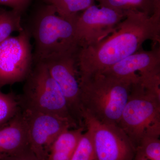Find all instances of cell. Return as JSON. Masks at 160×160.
<instances>
[{
  "label": "cell",
  "instance_id": "cell-3",
  "mask_svg": "<svg viewBox=\"0 0 160 160\" xmlns=\"http://www.w3.org/2000/svg\"><path fill=\"white\" fill-rule=\"evenodd\" d=\"M136 148L146 137L159 138L160 99L138 82L132 83L118 124Z\"/></svg>",
  "mask_w": 160,
  "mask_h": 160
},
{
  "label": "cell",
  "instance_id": "cell-1",
  "mask_svg": "<svg viewBox=\"0 0 160 160\" xmlns=\"http://www.w3.org/2000/svg\"><path fill=\"white\" fill-rule=\"evenodd\" d=\"M114 31L97 44L80 48L79 77L104 71L142 49L146 41L160 43V17L139 12H125Z\"/></svg>",
  "mask_w": 160,
  "mask_h": 160
},
{
  "label": "cell",
  "instance_id": "cell-17",
  "mask_svg": "<svg viewBox=\"0 0 160 160\" xmlns=\"http://www.w3.org/2000/svg\"><path fill=\"white\" fill-rule=\"evenodd\" d=\"M95 0H59L57 12L66 19L76 21L78 12L93 5Z\"/></svg>",
  "mask_w": 160,
  "mask_h": 160
},
{
  "label": "cell",
  "instance_id": "cell-18",
  "mask_svg": "<svg viewBox=\"0 0 160 160\" xmlns=\"http://www.w3.org/2000/svg\"><path fill=\"white\" fill-rule=\"evenodd\" d=\"M134 160H160L159 138L143 139L136 148Z\"/></svg>",
  "mask_w": 160,
  "mask_h": 160
},
{
  "label": "cell",
  "instance_id": "cell-15",
  "mask_svg": "<svg viewBox=\"0 0 160 160\" xmlns=\"http://www.w3.org/2000/svg\"><path fill=\"white\" fill-rule=\"evenodd\" d=\"M22 24L21 13L15 10L0 8V43L11 36L15 32L24 29Z\"/></svg>",
  "mask_w": 160,
  "mask_h": 160
},
{
  "label": "cell",
  "instance_id": "cell-4",
  "mask_svg": "<svg viewBox=\"0 0 160 160\" xmlns=\"http://www.w3.org/2000/svg\"><path fill=\"white\" fill-rule=\"evenodd\" d=\"M24 82L22 93L18 96L21 109L58 115L76 123L61 88L42 61L34 62L30 74Z\"/></svg>",
  "mask_w": 160,
  "mask_h": 160
},
{
  "label": "cell",
  "instance_id": "cell-21",
  "mask_svg": "<svg viewBox=\"0 0 160 160\" xmlns=\"http://www.w3.org/2000/svg\"><path fill=\"white\" fill-rule=\"evenodd\" d=\"M2 160H42L36 155L29 146L11 156Z\"/></svg>",
  "mask_w": 160,
  "mask_h": 160
},
{
  "label": "cell",
  "instance_id": "cell-8",
  "mask_svg": "<svg viewBox=\"0 0 160 160\" xmlns=\"http://www.w3.org/2000/svg\"><path fill=\"white\" fill-rule=\"evenodd\" d=\"M21 110L26 123L29 147L42 160H47L52 145L62 132L80 127L72 120L58 115Z\"/></svg>",
  "mask_w": 160,
  "mask_h": 160
},
{
  "label": "cell",
  "instance_id": "cell-23",
  "mask_svg": "<svg viewBox=\"0 0 160 160\" xmlns=\"http://www.w3.org/2000/svg\"><path fill=\"white\" fill-rule=\"evenodd\" d=\"M46 1L50 3L51 6H53L55 9H57L58 5L59 0H46Z\"/></svg>",
  "mask_w": 160,
  "mask_h": 160
},
{
  "label": "cell",
  "instance_id": "cell-2",
  "mask_svg": "<svg viewBox=\"0 0 160 160\" xmlns=\"http://www.w3.org/2000/svg\"><path fill=\"white\" fill-rule=\"evenodd\" d=\"M83 115L118 125L126 106L132 81L97 72L79 77Z\"/></svg>",
  "mask_w": 160,
  "mask_h": 160
},
{
  "label": "cell",
  "instance_id": "cell-10",
  "mask_svg": "<svg viewBox=\"0 0 160 160\" xmlns=\"http://www.w3.org/2000/svg\"><path fill=\"white\" fill-rule=\"evenodd\" d=\"M125 16L123 12L93 4L77 18L76 43L80 48L97 44L111 34Z\"/></svg>",
  "mask_w": 160,
  "mask_h": 160
},
{
  "label": "cell",
  "instance_id": "cell-12",
  "mask_svg": "<svg viewBox=\"0 0 160 160\" xmlns=\"http://www.w3.org/2000/svg\"><path fill=\"white\" fill-rule=\"evenodd\" d=\"M29 146L26 123L22 110L0 127V160L13 155Z\"/></svg>",
  "mask_w": 160,
  "mask_h": 160
},
{
  "label": "cell",
  "instance_id": "cell-9",
  "mask_svg": "<svg viewBox=\"0 0 160 160\" xmlns=\"http://www.w3.org/2000/svg\"><path fill=\"white\" fill-rule=\"evenodd\" d=\"M83 118L92 137L97 160H134L136 148L118 125L101 122L85 113Z\"/></svg>",
  "mask_w": 160,
  "mask_h": 160
},
{
  "label": "cell",
  "instance_id": "cell-20",
  "mask_svg": "<svg viewBox=\"0 0 160 160\" xmlns=\"http://www.w3.org/2000/svg\"><path fill=\"white\" fill-rule=\"evenodd\" d=\"M138 82L149 93L160 99V67L138 72Z\"/></svg>",
  "mask_w": 160,
  "mask_h": 160
},
{
  "label": "cell",
  "instance_id": "cell-5",
  "mask_svg": "<svg viewBox=\"0 0 160 160\" xmlns=\"http://www.w3.org/2000/svg\"><path fill=\"white\" fill-rule=\"evenodd\" d=\"M80 49L76 44H70L40 61L45 64L49 74L61 88L72 117L79 127H84L78 65Z\"/></svg>",
  "mask_w": 160,
  "mask_h": 160
},
{
  "label": "cell",
  "instance_id": "cell-13",
  "mask_svg": "<svg viewBox=\"0 0 160 160\" xmlns=\"http://www.w3.org/2000/svg\"><path fill=\"white\" fill-rule=\"evenodd\" d=\"M85 130V127H80L62 132L52 145L47 160H70Z\"/></svg>",
  "mask_w": 160,
  "mask_h": 160
},
{
  "label": "cell",
  "instance_id": "cell-19",
  "mask_svg": "<svg viewBox=\"0 0 160 160\" xmlns=\"http://www.w3.org/2000/svg\"><path fill=\"white\" fill-rule=\"evenodd\" d=\"M70 160H97L91 133L86 129Z\"/></svg>",
  "mask_w": 160,
  "mask_h": 160
},
{
  "label": "cell",
  "instance_id": "cell-16",
  "mask_svg": "<svg viewBox=\"0 0 160 160\" xmlns=\"http://www.w3.org/2000/svg\"><path fill=\"white\" fill-rule=\"evenodd\" d=\"M0 88V127L9 122L21 108L18 96L14 92L5 93Z\"/></svg>",
  "mask_w": 160,
  "mask_h": 160
},
{
  "label": "cell",
  "instance_id": "cell-7",
  "mask_svg": "<svg viewBox=\"0 0 160 160\" xmlns=\"http://www.w3.org/2000/svg\"><path fill=\"white\" fill-rule=\"evenodd\" d=\"M31 36L24 28L0 43V88L24 82L33 67Z\"/></svg>",
  "mask_w": 160,
  "mask_h": 160
},
{
  "label": "cell",
  "instance_id": "cell-6",
  "mask_svg": "<svg viewBox=\"0 0 160 160\" xmlns=\"http://www.w3.org/2000/svg\"><path fill=\"white\" fill-rule=\"evenodd\" d=\"M75 21L60 16L51 5L41 10L35 18L31 29H29L35 42L34 62L63 46L77 44L74 40Z\"/></svg>",
  "mask_w": 160,
  "mask_h": 160
},
{
  "label": "cell",
  "instance_id": "cell-11",
  "mask_svg": "<svg viewBox=\"0 0 160 160\" xmlns=\"http://www.w3.org/2000/svg\"><path fill=\"white\" fill-rule=\"evenodd\" d=\"M156 45L149 50L141 49L101 72L137 82V72L160 67V47Z\"/></svg>",
  "mask_w": 160,
  "mask_h": 160
},
{
  "label": "cell",
  "instance_id": "cell-22",
  "mask_svg": "<svg viewBox=\"0 0 160 160\" xmlns=\"http://www.w3.org/2000/svg\"><path fill=\"white\" fill-rule=\"evenodd\" d=\"M30 0H0V5L7 6L12 9L22 12L29 5Z\"/></svg>",
  "mask_w": 160,
  "mask_h": 160
},
{
  "label": "cell",
  "instance_id": "cell-14",
  "mask_svg": "<svg viewBox=\"0 0 160 160\" xmlns=\"http://www.w3.org/2000/svg\"><path fill=\"white\" fill-rule=\"evenodd\" d=\"M99 6L126 12L135 11L160 16V0H97Z\"/></svg>",
  "mask_w": 160,
  "mask_h": 160
}]
</instances>
